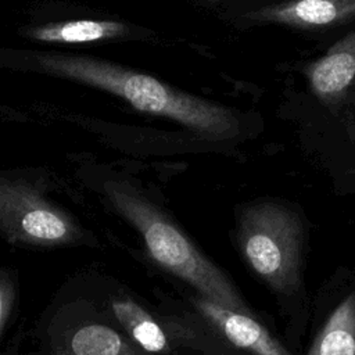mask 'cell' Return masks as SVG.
Returning a JSON list of instances; mask_svg holds the SVG:
<instances>
[{
    "label": "cell",
    "mask_w": 355,
    "mask_h": 355,
    "mask_svg": "<svg viewBox=\"0 0 355 355\" xmlns=\"http://www.w3.org/2000/svg\"><path fill=\"white\" fill-rule=\"evenodd\" d=\"M32 68L115 94L133 108L172 119L209 139H232L240 123L232 110L180 92L150 75L105 60L57 53H32Z\"/></svg>",
    "instance_id": "cell-1"
},
{
    "label": "cell",
    "mask_w": 355,
    "mask_h": 355,
    "mask_svg": "<svg viewBox=\"0 0 355 355\" xmlns=\"http://www.w3.org/2000/svg\"><path fill=\"white\" fill-rule=\"evenodd\" d=\"M101 190L110 204L141 234L150 257L193 286L200 295L226 308L252 315L229 277L135 186L105 180Z\"/></svg>",
    "instance_id": "cell-2"
},
{
    "label": "cell",
    "mask_w": 355,
    "mask_h": 355,
    "mask_svg": "<svg viewBox=\"0 0 355 355\" xmlns=\"http://www.w3.org/2000/svg\"><path fill=\"white\" fill-rule=\"evenodd\" d=\"M237 239L248 266L272 290L300 288L304 227L294 211L276 202L252 204L240 215Z\"/></svg>",
    "instance_id": "cell-3"
},
{
    "label": "cell",
    "mask_w": 355,
    "mask_h": 355,
    "mask_svg": "<svg viewBox=\"0 0 355 355\" xmlns=\"http://www.w3.org/2000/svg\"><path fill=\"white\" fill-rule=\"evenodd\" d=\"M0 230L11 243L58 245L73 241L78 226L29 184L0 179Z\"/></svg>",
    "instance_id": "cell-4"
},
{
    "label": "cell",
    "mask_w": 355,
    "mask_h": 355,
    "mask_svg": "<svg viewBox=\"0 0 355 355\" xmlns=\"http://www.w3.org/2000/svg\"><path fill=\"white\" fill-rule=\"evenodd\" d=\"M241 19L305 31L336 28L355 21V0H286L252 10Z\"/></svg>",
    "instance_id": "cell-5"
},
{
    "label": "cell",
    "mask_w": 355,
    "mask_h": 355,
    "mask_svg": "<svg viewBox=\"0 0 355 355\" xmlns=\"http://www.w3.org/2000/svg\"><path fill=\"white\" fill-rule=\"evenodd\" d=\"M191 304L226 341L250 355H291L252 315L226 308L202 295Z\"/></svg>",
    "instance_id": "cell-6"
},
{
    "label": "cell",
    "mask_w": 355,
    "mask_h": 355,
    "mask_svg": "<svg viewBox=\"0 0 355 355\" xmlns=\"http://www.w3.org/2000/svg\"><path fill=\"white\" fill-rule=\"evenodd\" d=\"M312 93L326 105H341L355 86V31L304 69Z\"/></svg>",
    "instance_id": "cell-7"
},
{
    "label": "cell",
    "mask_w": 355,
    "mask_h": 355,
    "mask_svg": "<svg viewBox=\"0 0 355 355\" xmlns=\"http://www.w3.org/2000/svg\"><path fill=\"white\" fill-rule=\"evenodd\" d=\"M129 32L122 22L108 19H71L26 29L25 35L44 43H90L125 36Z\"/></svg>",
    "instance_id": "cell-8"
},
{
    "label": "cell",
    "mask_w": 355,
    "mask_h": 355,
    "mask_svg": "<svg viewBox=\"0 0 355 355\" xmlns=\"http://www.w3.org/2000/svg\"><path fill=\"white\" fill-rule=\"evenodd\" d=\"M306 355H355V291L334 308Z\"/></svg>",
    "instance_id": "cell-9"
},
{
    "label": "cell",
    "mask_w": 355,
    "mask_h": 355,
    "mask_svg": "<svg viewBox=\"0 0 355 355\" xmlns=\"http://www.w3.org/2000/svg\"><path fill=\"white\" fill-rule=\"evenodd\" d=\"M112 313L126 333L147 352L168 354L171 344L162 327L132 300H112Z\"/></svg>",
    "instance_id": "cell-10"
},
{
    "label": "cell",
    "mask_w": 355,
    "mask_h": 355,
    "mask_svg": "<svg viewBox=\"0 0 355 355\" xmlns=\"http://www.w3.org/2000/svg\"><path fill=\"white\" fill-rule=\"evenodd\" d=\"M69 348L73 355H123L128 345L112 329L103 324H86L79 327Z\"/></svg>",
    "instance_id": "cell-11"
},
{
    "label": "cell",
    "mask_w": 355,
    "mask_h": 355,
    "mask_svg": "<svg viewBox=\"0 0 355 355\" xmlns=\"http://www.w3.org/2000/svg\"><path fill=\"white\" fill-rule=\"evenodd\" d=\"M12 302V286L7 277H0V333Z\"/></svg>",
    "instance_id": "cell-12"
},
{
    "label": "cell",
    "mask_w": 355,
    "mask_h": 355,
    "mask_svg": "<svg viewBox=\"0 0 355 355\" xmlns=\"http://www.w3.org/2000/svg\"><path fill=\"white\" fill-rule=\"evenodd\" d=\"M211 1H219V0H211Z\"/></svg>",
    "instance_id": "cell-13"
}]
</instances>
